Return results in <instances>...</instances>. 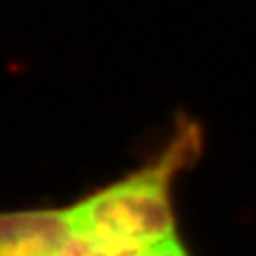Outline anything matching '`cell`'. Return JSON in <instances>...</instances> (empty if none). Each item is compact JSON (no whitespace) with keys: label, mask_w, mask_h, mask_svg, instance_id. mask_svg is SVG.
<instances>
[{"label":"cell","mask_w":256,"mask_h":256,"mask_svg":"<svg viewBox=\"0 0 256 256\" xmlns=\"http://www.w3.org/2000/svg\"><path fill=\"white\" fill-rule=\"evenodd\" d=\"M202 140L196 124L180 122L154 162L66 207L72 230L135 247H154L176 236L171 186L202 154Z\"/></svg>","instance_id":"cell-1"},{"label":"cell","mask_w":256,"mask_h":256,"mask_svg":"<svg viewBox=\"0 0 256 256\" xmlns=\"http://www.w3.org/2000/svg\"><path fill=\"white\" fill-rule=\"evenodd\" d=\"M70 232L66 207L0 212V256H54Z\"/></svg>","instance_id":"cell-2"},{"label":"cell","mask_w":256,"mask_h":256,"mask_svg":"<svg viewBox=\"0 0 256 256\" xmlns=\"http://www.w3.org/2000/svg\"><path fill=\"white\" fill-rule=\"evenodd\" d=\"M148 250L150 247H135L72 230L54 256H148Z\"/></svg>","instance_id":"cell-3"},{"label":"cell","mask_w":256,"mask_h":256,"mask_svg":"<svg viewBox=\"0 0 256 256\" xmlns=\"http://www.w3.org/2000/svg\"><path fill=\"white\" fill-rule=\"evenodd\" d=\"M148 256H190L188 250L184 248V245L178 241L176 236L165 239L162 243H158L154 247H150Z\"/></svg>","instance_id":"cell-4"}]
</instances>
